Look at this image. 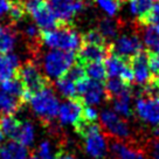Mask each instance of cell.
Returning a JSON list of instances; mask_svg holds the SVG:
<instances>
[{"instance_id": "38", "label": "cell", "mask_w": 159, "mask_h": 159, "mask_svg": "<svg viewBox=\"0 0 159 159\" xmlns=\"http://www.w3.org/2000/svg\"><path fill=\"white\" fill-rule=\"evenodd\" d=\"M148 54H149V63L151 71H153L156 75L159 74V53L148 50Z\"/></svg>"}, {"instance_id": "41", "label": "cell", "mask_w": 159, "mask_h": 159, "mask_svg": "<svg viewBox=\"0 0 159 159\" xmlns=\"http://www.w3.org/2000/svg\"><path fill=\"white\" fill-rule=\"evenodd\" d=\"M152 156H153V159H159V143H154Z\"/></svg>"}, {"instance_id": "36", "label": "cell", "mask_w": 159, "mask_h": 159, "mask_svg": "<svg viewBox=\"0 0 159 159\" xmlns=\"http://www.w3.org/2000/svg\"><path fill=\"white\" fill-rule=\"evenodd\" d=\"M97 111L90 107V105H84L83 107V112H82V118L84 122H88V123H96L97 120Z\"/></svg>"}, {"instance_id": "30", "label": "cell", "mask_w": 159, "mask_h": 159, "mask_svg": "<svg viewBox=\"0 0 159 159\" xmlns=\"http://www.w3.org/2000/svg\"><path fill=\"white\" fill-rule=\"evenodd\" d=\"M81 42L83 45H95V46H108L107 40L103 35L101 34L97 30H89L87 32L82 38ZM81 43V45H82Z\"/></svg>"}, {"instance_id": "2", "label": "cell", "mask_w": 159, "mask_h": 159, "mask_svg": "<svg viewBox=\"0 0 159 159\" xmlns=\"http://www.w3.org/2000/svg\"><path fill=\"white\" fill-rule=\"evenodd\" d=\"M80 137L84 139L85 152L94 159H103L107 154V140L97 123H88L83 119L75 126Z\"/></svg>"}, {"instance_id": "19", "label": "cell", "mask_w": 159, "mask_h": 159, "mask_svg": "<svg viewBox=\"0 0 159 159\" xmlns=\"http://www.w3.org/2000/svg\"><path fill=\"white\" fill-rule=\"evenodd\" d=\"M24 102L19 97H14L0 90V117L15 114Z\"/></svg>"}, {"instance_id": "45", "label": "cell", "mask_w": 159, "mask_h": 159, "mask_svg": "<svg viewBox=\"0 0 159 159\" xmlns=\"http://www.w3.org/2000/svg\"><path fill=\"white\" fill-rule=\"evenodd\" d=\"M152 1H153V0H152Z\"/></svg>"}, {"instance_id": "14", "label": "cell", "mask_w": 159, "mask_h": 159, "mask_svg": "<svg viewBox=\"0 0 159 159\" xmlns=\"http://www.w3.org/2000/svg\"><path fill=\"white\" fill-rule=\"evenodd\" d=\"M136 112L146 123L159 124V97H140L136 103Z\"/></svg>"}, {"instance_id": "29", "label": "cell", "mask_w": 159, "mask_h": 159, "mask_svg": "<svg viewBox=\"0 0 159 159\" xmlns=\"http://www.w3.org/2000/svg\"><path fill=\"white\" fill-rule=\"evenodd\" d=\"M26 8L24 0H12V6L8 12L10 18L13 22H19L25 18L26 15Z\"/></svg>"}, {"instance_id": "42", "label": "cell", "mask_w": 159, "mask_h": 159, "mask_svg": "<svg viewBox=\"0 0 159 159\" xmlns=\"http://www.w3.org/2000/svg\"><path fill=\"white\" fill-rule=\"evenodd\" d=\"M152 80H153V82L156 83V84L159 87V74L157 75H153V77H152Z\"/></svg>"}, {"instance_id": "15", "label": "cell", "mask_w": 159, "mask_h": 159, "mask_svg": "<svg viewBox=\"0 0 159 159\" xmlns=\"http://www.w3.org/2000/svg\"><path fill=\"white\" fill-rule=\"evenodd\" d=\"M19 68V59L15 54H0V82L15 77Z\"/></svg>"}, {"instance_id": "12", "label": "cell", "mask_w": 159, "mask_h": 159, "mask_svg": "<svg viewBox=\"0 0 159 159\" xmlns=\"http://www.w3.org/2000/svg\"><path fill=\"white\" fill-rule=\"evenodd\" d=\"M83 107L84 104L82 101L77 98H69L67 102L59 108V118L62 124H70L76 125L82 120V112H83Z\"/></svg>"}, {"instance_id": "34", "label": "cell", "mask_w": 159, "mask_h": 159, "mask_svg": "<svg viewBox=\"0 0 159 159\" xmlns=\"http://www.w3.org/2000/svg\"><path fill=\"white\" fill-rule=\"evenodd\" d=\"M99 7L103 11H105L109 15H115L120 5V0H95Z\"/></svg>"}, {"instance_id": "33", "label": "cell", "mask_w": 159, "mask_h": 159, "mask_svg": "<svg viewBox=\"0 0 159 159\" xmlns=\"http://www.w3.org/2000/svg\"><path fill=\"white\" fill-rule=\"evenodd\" d=\"M98 32L107 38H115V35L117 33V27L115 25V22L111 19H104L99 22Z\"/></svg>"}, {"instance_id": "16", "label": "cell", "mask_w": 159, "mask_h": 159, "mask_svg": "<svg viewBox=\"0 0 159 159\" xmlns=\"http://www.w3.org/2000/svg\"><path fill=\"white\" fill-rule=\"evenodd\" d=\"M111 151L117 159H146L140 150L132 149L118 140H114L111 143Z\"/></svg>"}, {"instance_id": "23", "label": "cell", "mask_w": 159, "mask_h": 159, "mask_svg": "<svg viewBox=\"0 0 159 159\" xmlns=\"http://www.w3.org/2000/svg\"><path fill=\"white\" fill-rule=\"evenodd\" d=\"M14 142L24 146H30L34 142V126L30 122H21L20 129L16 134Z\"/></svg>"}, {"instance_id": "40", "label": "cell", "mask_w": 159, "mask_h": 159, "mask_svg": "<svg viewBox=\"0 0 159 159\" xmlns=\"http://www.w3.org/2000/svg\"><path fill=\"white\" fill-rule=\"evenodd\" d=\"M56 158L57 159H76L74 156H71L69 153H65V152H59L56 153Z\"/></svg>"}, {"instance_id": "10", "label": "cell", "mask_w": 159, "mask_h": 159, "mask_svg": "<svg viewBox=\"0 0 159 159\" xmlns=\"http://www.w3.org/2000/svg\"><path fill=\"white\" fill-rule=\"evenodd\" d=\"M128 62L134 71V81L138 84L145 85L152 80L153 75L150 68L148 50H142L140 53L134 55V57H131Z\"/></svg>"}, {"instance_id": "31", "label": "cell", "mask_w": 159, "mask_h": 159, "mask_svg": "<svg viewBox=\"0 0 159 159\" xmlns=\"http://www.w3.org/2000/svg\"><path fill=\"white\" fill-rule=\"evenodd\" d=\"M140 25L143 26H156L159 24V2L153 4L151 10L139 19Z\"/></svg>"}, {"instance_id": "25", "label": "cell", "mask_w": 159, "mask_h": 159, "mask_svg": "<svg viewBox=\"0 0 159 159\" xmlns=\"http://www.w3.org/2000/svg\"><path fill=\"white\" fill-rule=\"evenodd\" d=\"M0 89L6 94L14 96V97H19V98H21V96L25 91L24 85L16 76L12 77V79L5 80V81H1L0 82Z\"/></svg>"}, {"instance_id": "43", "label": "cell", "mask_w": 159, "mask_h": 159, "mask_svg": "<svg viewBox=\"0 0 159 159\" xmlns=\"http://www.w3.org/2000/svg\"><path fill=\"white\" fill-rule=\"evenodd\" d=\"M30 159H40V158H38V157H36V156H32V157H30Z\"/></svg>"}, {"instance_id": "28", "label": "cell", "mask_w": 159, "mask_h": 159, "mask_svg": "<svg viewBox=\"0 0 159 159\" xmlns=\"http://www.w3.org/2000/svg\"><path fill=\"white\" fill-rule=\"evenodd\" d=\"M152 0H130V10L134 15L140 19L152 7Z\"/></svg>"}, {"instance_id": "20", "label": "cell", "mask_w": 159, "mask_h": 159, "mask_svg": "<svg viewBox=\"0 0 159 159\" xmlns=\"http://www.w3.org/2000/svg\"><path fill=\"white\" fill-rule=\"evenodd\" d=\"M20 125H21V122L12 115L0 117V130H1V132L12 140H14L15 137H16V134L20 129Z\"/></svg>"}, {"instance_id": "39", "label": "cell", "mask_w": 159, "mask_h": 159, "mask_svg": "<svg viewBox=\"0 0 159 159\" xmlns=\"http://www.w3.org/2000/svg\"><path fill=\"white\" fill-rule=\"evenodd\" d=\"M12 6V0H0V16L8 13Z\"/></svg>"}, {"instance_id": "27", "label": "cell", "mask_w": 159, "mask_h": 159, "mask_svg": "<svg viewBox=\"0 0 159 159\" xmlns=\"http://www.w3.org/2000/svg\"><path fill=\"white\" fill-rule=\"evenodd\" d=\"M130 99H131V95H124V96H119L114 98V109L117 111L119 115L125 116V117H130L132 116V109L130 105Z\"/></svg>"}, {"instance_id": "11", "label": "cell", "mask_w": 159, "mask_h": 159, "mask_svg": "<svg viewBox=\"0 0 159 159\" xmlns=\"http://www.w3.org/2000/svg\"><path fill=\"white\" fill-rule=\"evenodd\" d=\"M101 123L110 134L118 137V138H129L130 128L128 123L123 120L115 111L103 110L101 112Z\"/></svg>"}, {"instance_id": "8", "label": "cell", "mask_w": 159, "mask_h": 159, "mask_svg": "<svg viewBox=\"0 0 159 159\" xmlns=\"http://www.w3.org/2000/svg\"><path fill=\"white\" fill-rule=\"evenodd\" d=\"M110 54H115L120 59L129 61L136 54L143 50L142 41L136 35H123L109 45Z\"/></svg>"}, {"instance_id": "13", "label": "cell", "mask_w": 159, "mask_h": 159, "mask_svg": "<svg viewBox=\"0 0 159 159\" xmlns=\"http://www.w3.org/2000/svg\"><path fill=\"white\" fill-rule=\"evenodd\" d=\"M110 54V48L108 46L95 45H81L79 53L76 55V63L85 66L94 62H103Z\"/></svg>"}, {"instance_id": "44", "label": "cell", "mask_w": 159, "mask_h": 159, "mask_svg": "<svg viewBox=\"0 0 159 159\" xmlns=\"http://www.w3.org/2000/svg\"><path fill=\"white\" fill-rule=\"evenodd\" d=\"M154 27H156V30H158V32H159V24H158V25H156V26H154Z\"/></svg>"}, {"instance_id": "32", "label": "cell", "mask_w": 159, "mask_h": 159, "mask_svg": "<svg viewBox=\"0 0 159 159\" xmlns=\"http://www.w3.org/2000/svg\"><path fill=\"white\" fill-rule=\"evenodd\" d=\"M144 41L149 48L157 49L159 47V32L156 30L154 26H149L148 30H145Z\"/></svg>"}, {"instance_id": "35", "label": "cell", "mask_w": 159, "mask_h": 159, "mask_svg": "<svg viewBox=\"0 0 159 159\" xmlns=\"http://www.w3.org/2000/svg\"><path fill=\"white\" fill-rule=\"evenodd\" d=\"M39 157L41 159H57L56 154L52 153V148H50L49 142H42L39 146Z\"/></svg>"}, {"instance_id": "24", "label": "cell", "mask_w": 159, "mask_h": 159, "mask_svg": "<svg viewBox=\"0 0 159 159\" xmlns=\"http://www.w3.org/2000/svg\"><path fill=\"white\" fill-rule=\"evenodd\" d=\"M85 70L87 76H89L90 79H93L96 82L103 83L107 81L108 74H107V69L103 62H94V63H88V65L83 66Z\"/></svg>"}, {"instance_id": "6", "label": "cell", "mask_w": 159, "mask_h": 159, "mask_svg": "<svg viewBox=\"0 0 159 159\" xmlns=\"http://www.w3.org/2000/svg\"><path fill=\"white\" fill-rule=\"evenodd\" d=\"M16 77L22 83L25 91H28L32 95L50 85L49 80L41 74L38 65H35L32 61H28L25 65L20 66Z\"/></svg>"}, {"instance_id": "21", "label": "cell", "mask_w": 159, "mask_h": 159, "mask_svg": "<svg viewBox=\"0 0 159 159\" xmlns=\"http://www.w3.org/2000/svg\"><path fill=\"white\" fill-rule=\"evenodd\" d=\"M15 33L11 27L0 25V54L10 53L15 45Z\"/></svg>"}, {"instance_id": "18", "label": "cell", "mask_w": 159, "mask_h": 159, "mask_svg": "<svg viewBox=\"0 0 159 159\" xmlns=\"http://www.w3.org/2000/svg\"><path fill=\"white\" fill-rule=\"evenodd\" d=\"M105 93L108 96V99L116 98L124 95H131V88L130 85L125 84L122 80L117 77H111L110 80L105 81Z\"/></svg>"}, {"instance_id": "1", "label": "cell", "mask_w": 159, "mask_h": 159, "mask_svg": "<svg viewBox=\"0 0 159 159\" xmlns=\"http://www.w3.org/2000/svg\"><path fill=\"white\" fill-rule=\"evenodd\" d=\"M40 40L49 48L75 52L81 47V36L70 25H61L54 30H41Z\"/></svg>"}, {"instance_id": "3", "label": "cell", "mask_w": 159, "mask_h": 159, "mask_svg": "<svg viewBox=\"0 0 159 159\" xmlns=\"http://www.w3.org/2000/svg\"><path fill=\"white\" fill-rule=\"evenodd\" d=\"M75 52L54 49L46 53L43 56V69L49 79L60 80L75 65Z\"/></svg>"}, {"instance_id": "9", "label": "cell", "mask_w": 159, "mask_h": 159, "mask_svg": "<svg viewBox=\"0 0 159 159\" xmlns=\"http://www.w3.org/2000/svg\"><path fill=\"white\" fill-rule=\"evenodd\" d=\"M49 4L61 25H70L73 16L84 8V0H50Z\"/></svg>"}, {"instance_id": "26", "label": "cell", "mask_w": 159, "mask_h": 159, "mask_svg": "<svg viewBox=\"0 0 159 159\" xmlns=\"http://www.w3.org/2000/svg\"><path fill=\"white\" fill-rule=\"evenodd\" d=\"M56 87L61 94L68 97V98H77L76 93V83L71 79H69L67 75L56 81Z\"/></svg>"}, {"instance_id": "37", "label": "cell", "mask_w": 159, "mask_h": 159, "mask_svg": "<svg viewBox=\"0 0 159 159\" xmlns=\"http://www.w3.org/2000/svg\"><path fill=\"white\" fill-rule=\"evenodd\" d=\"M25 34L28 39L34 42V43H38V41L40 40V30H38V27L35 25H28L25 30ZM41 41V40H40Z\"/></svg>"}, {"instance_id": "17", "label": "cell", "mask_w": 159, "mask_h": 159, "mask_svg": "<svg viewBox=\"0 0 159 159\" xmlns=\"http://www.w3.org/2000/svg\"><path fill=\"white\" fill-rule=\"evenodd\" d=\"M27 156L28 151L26 146L14 140L4 144L0 149V159H26Z\"/></svg>"}, {"instance_id": "5", "label": "cell", "mask_w": 159, "mask_h": 159, "mask_svg": "<svg viewBox=\"0 0 159 159\" xmlns=\"http://www.w3.org/2000/svg\"><path fill=\"white\" fill-rule=\"evenodd\" d=\"M30 103L35 114L43 120H52L59 112V99L50 85L35 93L30 99Z\"/></svg>"}, {"instance_id": "4", "label": "cell", "mask_w": 159, "mask_h": 159, "mask_svg": "<svg viewBox=\"0 0 159 159\" xmlns=\"http://www.w3.org/2000/svg\"><path fill=\"white\" fill-rule=\"evenodd\" d=\"M26 12L34 19L42 30H54L61 26L59 19L47 0H24Z\"/></svg>"}, {"instance_id": "7", "label": "cell", "mask_w": 159, "mask_h": 159, "mask_svg": "<svg viewBox=\"0 0 159 159\" xmlns=\"http://www.w3.org/2000/svg\"><path fill=\"white\" fill-rule=\"evenodd\" d=\"M76 93L84 105L99 104L104 98H108L103 84L90 80L88 76L76 82Z\"/></svg>"}, {"instance_id": "22", "label": "cell", "mask_w": 159, "mask_h": 159, "mask_svg": "<svg viewBox=\"0 0 159 159\" xmlns=\"http://www.w3.org/2000/svg\"><path fill=\"white\" fill-rule=\"evenodd\" d=\"M104 66L107 69V74L110 77H117L118 79L122 70L128 65V61L120 59L115 54H109V56L104 60Z\"/></svg>"}]
</instances>
